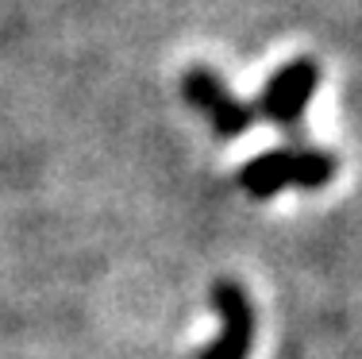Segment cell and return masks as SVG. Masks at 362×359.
Returning a JSON list of instances; mask_svg holds the SVG:
<instances>
[{
    "mask_svg": "<svg viewBox=\"0 0 362 359\" xmlns=\"http://www.w3.org/2000/svg\"><path fill=\"white\" fill-rule=\"evenodd\" d=\"M335 178V155L320 147H305V143H293V147H274L262 155L247 159L235 174V186L255 201H270L281 190H320Z\"/></svg>",
    "mask_w": 362,
    "mask_h": 359,
    "instance_id": "cell-1",
    "label": "cell"
},
{
    "mask_svg": "<svg viewBox=\"0 0 362 359\" xmlns=\"http://www.w3.org/2000/svg\"><path fill=\"white\" fill-rule=\"evenodd\" d=\"M316 81H320V66L313 58H293L262 85L251 113L262 116L266 124L281 127V132L297 135L300 124H305V108L316 93Z\"/></svg>",
    "mask_w": 362,
    "mask_h": 359,
    "instance_id": "cell-2",
    "label": "cell"
},
{
    "mask_svg": "<svg viewBox=\"0 0 362 359\" xmlns=\"http://www.w3.org/2000/svg\"><path fill=\"white\" fill-rule=\"evenodd\" d=\"M181 93H185V101L197 113L209 116L216 139H239L255 120L251 105L239 101L235 93H231V85L223 81L216 70H209V66H189L185 78H181Z\"/></svg>",
    "mask_w": 362,
    "mask_h": 359,
    "instance_id": "cell-3",
    "label": "cell"
},
{
    "mask_svg": "<svg viewBox=\"0 0 362 359\" xmlns=\"http://www.w3.org/2000/svg\"><path fill=\"white\" fill-rule=\"evenodd\" d=\"M212 305L220 313V336L209 348H201L197 359H251L258 317H255V305L247 297V290L231 278H220L212 286Z\"/></svg>",
    "mask_w": 362,
    "mask_h": 359,
    "instance_id": "cell-4",
    "label": "cell"
}]
</instances>
